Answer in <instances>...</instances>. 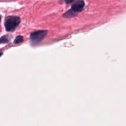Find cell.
I'll use <instances>...</instances> for the list:
<instances>
[{
    "label": "cell",
    "mask_w": 126,
    "mask_h": 126,
    "mask_svg": "<svg viewBox=\"0 0 126 126\" xmlns=\"http://www.w3.org/2000/svg\"><path fill=\"white\" fill-rule=\"evenodd\" d=\"M9 41L7 36H4L0 38V44H4V43H7Z\"/></svg>",
    "instance_id": "obj_5"
},
{
    "label": "cell",
    "mask_w": 126,
    "mask_h": 126,
    "mask_svg": "<svg viewBox=\"0 0 126 126\" xmlns=\"http://www.w3.org/2000/svg\"><path fill=\"white\" fill-rule=\"evenodd\" d=\"M3 55V53H2V52H0V57H1V55Z\"/></svg>",
    "instance_id": "obj_7"
},
{
    "label": "cell",
    "mask_w": 126,
    "mask_h": 126,
    "mask_svg": "<svg viewBox=\"0 0 126 126\" xmlns=\"http://www.w3.org/2000/svg\"><path fill=\"white\" fill-rule=\"evenodd\" d=\"M47 33V30H38L34 32H32L30 36V44L32 46H36L39 44L46 36Z\"/></svg>",
    "instance_id": "obj_2"
},
{
    "label": "cell",
    "mask_w": 126,
    "mask_h": 126,
    "mask_svg": "<svg viewBox=\"0 0 126 126\" xmlns=\"http://www.w3.org/2000/svg\"><path fill=\"white\" fill-rule=\"evenodd\" d=\"M1 15H0V22H1Z\"/></svg>",
    "instance_id": "obj_8"
},
{
    "label": "cell",
    "mask_w": 126,
    "mask_h": 126,
    "mask_svg": "<svg viewBox=\"0 0 126 126\" xmlns=\"http://www.w3.org/2000/svg\"><path fill=\"white\" fill-rule=\"evenodd\" d=\"M65 2H66V4H70V3H71V2H72L74 0H65Z\"/></svg>",
    "instance_id": "obj_6"
},
{
    "label": "cell",
    "mask_w": 126,
    "mask_h": 126,
    "mask_svg": "<svg viewBox=\"0 0 126 126\" xmlns=\"http://www.w3.org/2000/svg\"><path fill=\"white\" fill-rule=\"evenodd\" d=\"M85 6V2L83 0H78L76 1L71 6V10L75 14L77 12H81L83 10Z\"/></svg>",
    "instance_id": "obj_3"
},
{
    "label": "cell",
    "mask_w": 126,
    "mask_h": 126,
    "mask_svg": "<svg viewBox=\"0 0 126 126\" xmlns=\"http://www.w3.org/2000/svg\"><path fill=\"white\" fill-rule=\"evenodd\" d=\"M23 41V38L22 36H18L16 38V39L14 41V44H19V43H22Z\"/></svg>",
    "instance_id": "obj_4"
},
{
    "label": "cell",
    "mask_w": 126,
    "mask_h": 126,
    "mask_svg": "<svg viewBox=\"0 0 126 126\" xmlns=\"http://www.w3.org/2000/svg\"><path fill=\"white\" fill-rule=\"evenodd\" d=\"M21 22L20 18L17 16H7L4 20V26L6 31L11 32L17 28Z\"/></svg>",
    "instance_id": "obj_1"
}]
</instances>
